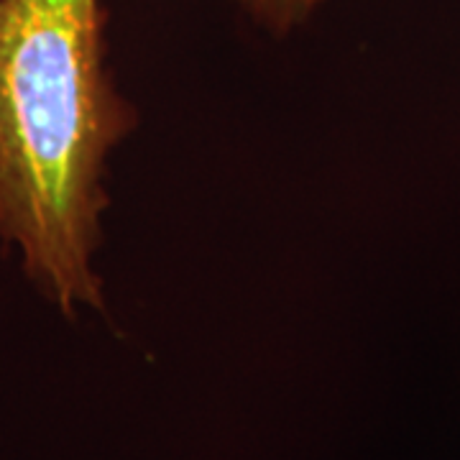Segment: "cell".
I'll list each match as a JSON object with an SVG mask.
<instances>
[{"instance_id": "cell-2", "label": "cell", "mask_w": 460, "mask_h": 460, "mask_svg": "<svg viewBox=\"0 0 460 460\" xmlns=\"http://www.w3.org/2000/svg\"><path fill=\"white\" fill-rule=\"evenodd\" d=\"M238 3L269 29L287 31L289 26L305 21L325 0H238Z\"/></svg>"}, {"instance_id": "cell-1", "label": "cell", "mask_w": 460, "mask_h": 460, "mask_svg": "<svg viewBox=\"0 0 460 460\" xmlns=\"http://www.w3.org/2000/svg\"><path fill=\"white\" fill-rule=\"evenodd\" d=\"M102 31L100 0H0V238L65 314L102 310V172L136 120Z\"/></svg>"}]
</instances>
